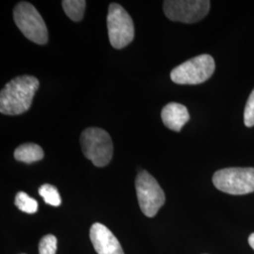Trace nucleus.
Listing matches in <instances>:
<instances>
[{
  "mask_svg": "<svg viewBox=\"0 0 254 254\" xmlns=\"http://www.w3.org/2000/svg\"><path fill=\"white\" fill-rule=\"evenodd\" d=\"M40 82L32 75H21L11 79L1 90L0 112L15 116L30 109Z\"/></svg>",
  "mask_w": 254,
  "mask_h": 254,
  "instance_id": "obj_1",
  "label": "nucleus"
},
{
  "mask_svg": "<svg viewBox=\"0 0 254 254\" xmlns=\"http://www.w3.org/2000/svg\"><path fill=\"white\" fill-rule=\"evenodd\" d=\"M82 151L96 167H105L113 155V143L109 133L98 127H90L80 136Z\"/></svg>",
  "mask_w": 254,
  "mask_h": 254,
  "instance_id": "obj_2",
  "label": "nucleus"
},
{
  "mask_svg": "<svg viewBox=\"0 0 254 254\" xmlns=\"http://www.w3.org/2000/svg\"><path fill=\"white\" fill-rule=\"evenodd\" d=\"M215 70L213 57L200 55L175 67L171 72V79L179 85H198L207 81Z\"/></svg>",
  "mask_w": 254,
  "mask_h": 254,
  "instance_id": "obj_3",
  "label": "nucleus"
},
{
  "mask_svg": "<svg viewBox=\"0 0 254 254\" xmlns=\"http://www.w3.org/2000/svg\"><path fill=\"white\" fill-rule=\"evenodd\" d=\"M13 19L21 32L38 45H46L48 31L46 23L36 8L28 2H20L13 9Z\"/></svg>",
  "mask_w": 254,
  "mask_h": 254,
  "instance_id": "obj_4",
  "label": "nucleus"
},
{
  "mask_svg": "<svg viewBox=\"0 0 254 254\" xmlns=\"http://www.w3.org/2000/svg\"><path fill=\"white\" fill-rule=\"evenodd\" d=\"M213 184L218 190L231 195L254 192V168H226L213 175Z\"/></svg>",
  "mask_w": 254,
  "mask_h": 254,
  "instance_id": "obj_5",
  "label": "nucleus"
},
{
  "mask_svg": "<svg viewBox=\"0 0 254 254\" xmlns=\"http://www.w3.org/2000/svg\"><path fill=\"white\" fill-rule=\"evenodd\" d=\"M136 190L142 213L148 218H153L165 203L163 190L154 177L148 172L142 171L136 176Z\"/></svg>",
  "mask_w": 254,
  "mask_h": 254,
  "instance_id": "obj_6",
  "label": "nucleus"
},
{
  "mask_svg": "<svg viewBox=\"0 0 254 254\" xmlns=\"http://www.w3.org/2000/svg\"><path fill=\"white\" fill-rule=\"evenodd\" d=\"M108 30L111 46L122 49L128 46L135 36L134 23L129 13L117 3L109 5Z\"/></svg>",
  "mask_w": 254,
  "mask_h": 254,
  "instance_id": "obj_7",
  "label": "nucleus"
},
{
  "mask_svg": "<svg viewBox=\"0 0 254 254\" xmlns=\"http://www.w3.org/2000/svg\"><path fill=\"white\" fill-rule=\"evenodd\" d=\"M165 15L173 22L193 24L208 14L209 0H166L163 2Z\"/></svg>",
  "mask_w": 254,
  "mask_h": 254,
  "instance_id": "obj_8",
  "label": "nucleus"
},
{
  "mask_svg": "<svg viewBox=\"0 0 254 254\" xmlns=\"http://www.w3.org/2000/svg\"><path fill=\"white\" fill-rule=\"evenodd\" d=\"M90 238L98 254H125L117 237L102 223H94L91 226Z\"/></svg>",
  "mask_w": 254,
  "mask_h": 254,
  "instance_id": "obj_9",
  "label": "nucleus"
},
{
  "mask_svg": "<svg viewBox=\"0 0 254 254\" xmlns=\"http://www.w3.org/2000/svg\"><path fill=\"white\" fill-rule=\"evenodd\" d=\"M161 119L165 127L174 132H180L183 127L190 121L188 109L179 103H170L161 111Z\"/></svg>",
  "mask_w": 254,
  "mask_h": 254,
  "instance_id": "obj_10",
  "label": "nucleus"
},
{
  "mask_svg": "<svg viewBox=\"0 0 254 254\" xmlns=\"http://www.w3.org/2000/svg\"><path fill=\"white\" fill-rule=\"evenodd\" d=\"M44 151L42 147L35 143H26L17 147L14 151V158L24 163H34L44 158Z\"/></svg>",
  "mask_w": 254,
  "mask_h": 254,
  "instance_id": "obj_11",
  "label": "nucleus"
},
{
  "mask_svg": "<svg viewBox=\"0 0 254 254\" xmlns=\"http://www.w3.org/2000/svg\"><path fill=\"white\" fill-rule=\"evenodd\" d=\"M65 13L74 22L81 21L86 8V1L84 0H64L62 2Z\"/></svg>",
  "mask_w": 254,
  "mask_h": 254,
  "instance_id": "obj_12",
  "label": "nucleus"
},
{
  "mask_svg": "<svg viewBox=\"0 0 254 254\" xmlns=\"http://www.w3.org/2000/svg\"><path fill=\"white\" fill-rule=\"evenodd\" d=\"M14 204L16 205V207L19 210H21L27 214H34L38 210L37 200L29 197L27 193H25L23 191H20L16 194Z\"/></svg>",
  "mask_w": 254,
  "mask_h": 254,
  "instance_id": "obj_13",
  "label": "nucleus"
},
{
  "mask_svg": "<svg viewBox=\"0 0 254 254\" xmlns=\"http://www.w3.org/2000/svg\"><path fill=\"white\" fill-rule=\"evenodd\" d=\"M39 194L41 195V197H43L46 203L49 205L58 207L62 204L61 195L58 190L52 185H49V184L43 185L39 189Z\"/></svg>",
  "mask_w": 254,
  "mask_h": 254,
  "instance_id": "obj_14",
  "label": "nucleus"
},
{
  "mask_svg": "<svg viewBox=\"0 0 254 254\" xmlns=\"http://www.w3.org/2000/svg\"><path fill=\"white\" fill-rule=\"evenodd\" d=\"M58 240L56 236L52 235H47L44 236L39 245V253L40 254H56L58 248Z\"/></svg>",
  "mask_w": 254,
  "mask_h": 254,
  "instance_id": "obj_15",
  "label": "nucleus"
},
{
  "mask_svg": "<svg viewBox=\"0 0 254 254\" xmlns=\"http://www.w3.org/2000/svg\"><path fill=\"white\" fill-rule=\"evenodd\" d=\"M244 124L247 127H254V89L251 92L244 110Z\"/></svg>",
  "mask_w": 254,
  "mask_h": 254,
  "instance_id": "obj_16",
  "label": "nucleus"
},
{
  "mask_svg": "<svg viewBox=\"0 0 254 254\" xmlns=\"http://www.w3.org/2000/svg\"><path fill=\"white\" fill-rule=\"evenodd\" d=\"M249 244L253 248L254 250V233L252 234L250 237H249Z\"/></svg>",
  "mask_w": 254,
  "mask_h": 254,
  "instance_id": "obj_17",
  "label": "nucleus"
}]
</instances>
